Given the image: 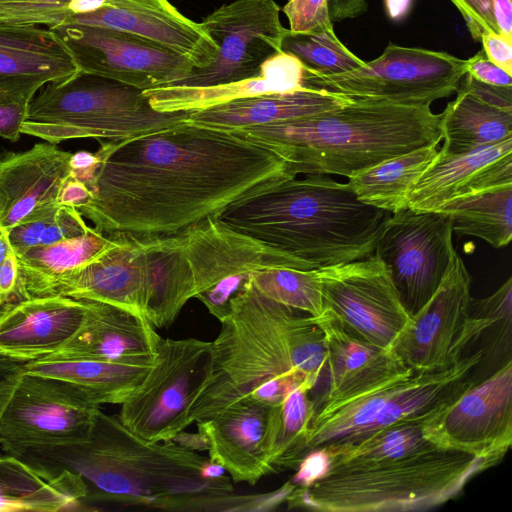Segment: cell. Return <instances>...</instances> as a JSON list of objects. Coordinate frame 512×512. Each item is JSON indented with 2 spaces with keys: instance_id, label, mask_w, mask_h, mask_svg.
Returning a JSON list of instances; mask_svg holds the SVG:
<instances>
[{
  "instance_id": "obj_5",
  "label": "cell",
  "mask_w": 512,
  "mask_h": 512,
  "mask_svg": "<svg viewBox=\"0 0 512 512\" xmlns=\"http://www.w3.org/2000/svg\"><path fill=\"white\" fill-rule=\"evenodd\" d=\"M235 130L276 149L294 176L349 178L388 158L438 145L440 113L430 106L353 99L337 109L288 122Z\"/></svg>"
},
{
  "instance_id": "obj_13",
  "label": "cell",
  "mask_w": 512,
  "mask_h": 512,
  "mask_svg": "<svg viewBox=\"0 0 512 512\" xmlns=\"http://www.w3.org/2000/svg\"><path fill=\"white\" fill-rule=\"evenodd\" d=\"M100 409L67 381L25 372L0 417L6 453L85 440Z\"/></svg>"
},
{
  "instance_id": "obj_39",
  "label": "cell",
  "mask_w": 512,
  "mask_h": 512,
  "mask_svg": "<svg viewBox=\"0 0 512 512\" xmlns=\"http://www.w3.org/2000/svg\"><path fill=\"white\" fill-rule=\"evenodd\" d=\"M247 283L260 295L312 317L324 312L317 269H262L252 272Z\"/></svg>"
},
{
  "instance_id": "obj_2",
  "label": "cell",
  "mask_w": 512,
  "mask_h": 512,
  "mask_svg": "<svg viewBox=\"0 0 512 512\" xmlns=\"http://www.w3.org/2000/svg\"><path fill=\"white\" fill-rule=\"evenodd\" d=\"M47 479L78 475L85 500L174 512H233L225 470L175 440L150 442L98 410L85 440L10 452Z\"/></svg>"
},
{
  "instance_id": "obj_3",
  "label": "cell",
  "mask_w": 512,
  "mask_h": 512,
  "mask_svg": "<svg viewBox=\"0 0 512 512\" xmlns=\"http://www.w3.org/2000/svg\"><path fill=\"white\" fill-rule=\"evenodd\" d=\"M212 341V369L196 399L193 422L240 401L272 407L295 388L324 382L323 334L306 313L270 300L245 282Z\"/></svg>"
},
{
  "instance_id": "obj_28",
  "label": "cell",
  "mask_w": 512,
  "mask_h": 512,
  "mask_svg": "<svg viewBox=\"0 0 512 512\" xmlns=\"http://www.w3.org/2000/svg\"><path fill=\"white\" fill-rule=\"evenodd\" d=\"M352 101L353 98L340 94L301 88L290 92L240 98L192 111L187 121L214 128L240 129L308 118L337 109Z\"/></svg>"
},
{
  "instance_id": "obj_14",
  "label": "cell",
  "mask_w": 512,
  "mask_h": 512,
  "mask_svg": "<svg viewBox=\"0 0 512 512\" xmlns=\"http://www.w3.org/2000/svg\"><path fill=\"white\" fill-rule=\"evenodd\" d=\"M51 29L80 71L142 91L173 85L194 68L185 57L128 32L75 23Z\"/></svg>"
},
{
  "instance_id": "obj_46",
  "label": "cell",
  "mask_w": 512,
  "mask_h": 512,
  "mask_svg": "<svg viewBox=\"0 0 512 512\" xmlns=\"http://www.w3.org/2000/svg\"><path fill=\"white\" fill-rule=\"evenodd\" d=\"M329 454L323 447L307 452L295 468V474L289 480L293 486L306 487L321 478L328 471Z\"/></svg>"
},
{
  "instance_id": "obj_27",
  "label": "cell",
  "mask_w": 512,
  "mask_h": 512,
  "mask_svg": "<svg viewBox=\"0 0 512 512\" xmlns=\"http://www.w3.org/2000/svg\"><path fill=\"white\" fill-rule=\"evenodd\" d=\"M304 72L296 57L281 51L263 64L258 75L248 79L206 87L165 86L143 93L156 111H197L240 98L304 88Z\"/></svg>"
},
{
  "instance_id": "obj_44",
  "label": "cell",
  "mask_w": 512,
  "mask_h": 512,
  "mask_svg": "<svg viewBox=\"0 0 512 512\" xmlns=\"http://www.w3.org/2000/svg\"><path fill=\"white\" fill-rule=\"evenodd\" d=\"M461 13L475 41L484 32L499 33L492 12V0H450Z\"/></svg>"
},
{
  "instance_id": "obj_38",
  "label": "cell",
  "mask_w": 512,
  "mask_h": 512,
  "mask_svg": "<svg viewBox=\"0 0 512 512\" xmlns=\"http://www.w3.org/2000/svg\"><path fill=\"white\" fill-rule=\"evenodd\" d=\"M435 212L450 217L457 235L480 238L494 248L511 241L512 186L452 200Z\"/></svg>"
},
{
  "instance_id": "obj_31",
  "label": "cell",
  "mask_w": 512,
  "mask_h": 512,
  "mask_svg": "<svg viewBox=\"0 0 512 512\" xmlns=\"http://www.w3.org/2000/svg\"><path fill=\"white\" fill-rule=\"evenodd\" d=\"M112 242L110 236L89 227L81 236L33 247L17 255L22 298L55 295L64 278L90 262Z\"/></svg>"
},
{
  "instance_id": "obj_53",
  "label": "cell",
  "mask_w": 512,
  "mask_h": 512,
  "mask_svg": "<svg viewBox=\"0 0 512 512\" xmlns=\"http://www.w3.org/2000/svg\"><path fill=\"white\" fill-rule=\"evenodd\" d=\"M492 12L499 33L512 37V0H492Z\"/></svg>"
},
{
  "instance_id": "obj_8",
  "label": "cell",
  "mask_w": 512,
  "mask_h": 512,
  "mask_svg": "<svg viewBox=\"0 0 512 512\" xmlns=\"http://www.w3.org/2000/svg\"><path fill=\"white\" fill-rule=\"evenodd\" d=\"M211 369L212 342L161 338L152 368L121 404L119 420L150 442L172 440L193 423L191 410Z\"/></svg>"
},
{
  "instance_id": "obj_40",
  "label": "cell",
  "mask_w": 512,
  "mask_h": 512,
  "mask_svg": "<svg viewBox=\"0 0 512 512\" xmlns=\"http://www.w3.org/2000/svg\"><path fill=\"white\" fill-rule=\"evenodd\" d=\"M281 49L296 57L308 72L315 75L346 73L364 64L335 33L299 34L288 29Z\"/></svg>"
},
{
  "instance_id": "obj_33",
  "label": "cell",
  "mask_w": 512,
  "mask_h": 512,
  "mask_svg": "<svg viewBox=\"0 0 512 512\" xmlns=\"http://www.w3.org/2000/svg\"><path fill=\"white\" fill-rule=\"evenodd\" d=\"M462 350L471 347L483 354L474 380L488 377L512 361V278L509 277L493 294L470 299L468 318L462 334ZM473 372V373H474Z\"/></svg>"
},
{
  "instance_id": "obj_48",
  "label": "cell",
  "mask_w": 512,
  "mask_h": 512,
  "mask_svg": "<svg viewBox=\"0 0 512 512\" xmlns=\"http://www.w3.org/2000/svg\"><path fill=\"white\" fill-rule=\"evenodd\" d=\"M459 86L487 103L512 111V86L486 84L468 74L464 75Z\"/></svg>"
},
{
  "instance_id": "obj_36",
  "label": "cell",
  "mask_w": 512,
  "mask_h": 512,
  "mask_svg": "<svg viewBox=\"0 0 512 512\" xmlns=\"http://www.w3.org/2000/svg\"><path fill=\"white\" fill-rule=\"evenodd\" d=\"M428 419L398 423L324 446L330 459L327 472L367 466L437 448L426 435Z\"/></svg>"
},
{
  "instance_id": "obj_54",
  "label": "cell",
  "mask_w": 512,
  "mask_h": 512,
  "mask_svg": "<svg viewBox=\"0 0 512 512\" xmlns=\"http://www.w3.org/2000/svg\"><path fill=\"white\" fill-rule=\"evenodd\" d=\"M412 4L413 0H384L386 13L395 22L402 21L407 17Z\"/></svg>"
},
{
  "instance_id": "obj_15",
  "label": "cell",
  "mask_w": 512,
  "mask_h": 512,
  "mask_svg": "<svg viewBox=\"0 0 512 512\" xmlns=\"http://www.w3.org/2000/svg\"><path fill=\"white\" fill-rule=\"evenodd\" d=\"M317 276L324 310L368 342L395 350L411 316L374 253L364 259L319 268Z\"/></svg>"
},
{
  "instance_id": "obj_41",
  "label": "cell",
  "mask_w": 512,
  "mask_h": 512,
  "mask_svg": "<svg viewBox=\"0 0 512 512\" xmlns=\"http://www.w3.org/2000/svg\"><path fill=\"white\" fill-rule=\"evenodd\" d=\"M88 229L76 208L59 205L47 214L12 227L8 237L13 251L19 255L33 247L81 236Z\"/></svg>"
},
{
  "instance_id": "obj_19",
  "label": "cell",
  "mask_w": 512,
  "mask_h": 512,
  "mask_svg": "<svg viewBox=\"0 0 512 512\" xmlns=\"http://www.w3.org/2000/svg\"><path fill=\"white\" fill-rule=\"evenodd\" d=\"M66 23L105 27L143 37L185 57L194 68L211 64L218 50L201 24L181 14L168 0H107L102 8L73 14Z\"/></svg>"
},
{
  "instance_id": "obj_55",
  "label": "cell",
  "mask_w": 512,
  "mask_h": 512,
  "mask_svg": "<svg viewBox=\"0 0 512 512\" xmlns=\"http://www.w3.org/2000/svg\"><path fill=\"white\" fill-rule=\"evenodd\" d=\"M106 3L107 0H71L67 6L73 15L93 12L105 6Z\"/></svg>"
},
{
  "instance_id": "obj_9",
  "label": "cell",
  "mask_w": 512,
  "mask_h": 512,
  "mask_svg": "<svg viewBox=\"0 0 512 512\" xmlns=\"http://www.w3.org/2000/svg\"><path fill=\"white\" fill-rule=\"evenodd\" d=\"M466 60L447 52L389 44L374 60L346 73L321 76L305 69L303 87L353 99L426 105L456 92Z\"/></svg>"
},
{
  "instance_id": "obj_47",
  "label": "cell",
  "mask_w": 512,
  "mask_h": 512,
  "mask_svg": "<svg viewBox=\"0 0 512 512\" xmlns=\"http://www.w3.org/2000/svg\"><path fill=\"white\" fill-rule=\"evenodd\" d=\"M466 74L486 84L512 86L511 74L491 62L483 49L466 60Z\"/></svg>"
},
{
  "instance_id": "obj_35",
  "label": "cell",
  "mask_w": 512,
  "mask_h": 512,
  "mask_svg": "<svg viewBox=\"0 0 512 512\" xmlns=\"http://www.w3.org/2000/svg\"><path fill=\"white\" fill-rule=\"evenodd\" d=\"M437 153V145L411 150L347 178V184L363 203L396 213L406 209V200L413 185Z\"/></svg>"
},
{
  "instance_id": "obj_45",
  "label": "cell",
  "mask_w": 512,
  "mask_h": 512,
  "mask_svg": "<svg viewBox=\"0 0 512 512\" xmlns=\"http://www.w3.org/2000/svg\"><path fill=\"white\" fill-rule=\"evenodd\" d=\"M31 98L12 93L0 94V136L17 141L22 134Z\"/></svg>"
},
{
  "instance_id": "obj_58",
  "label": "cell",
  "mask_w": 512,
  "mask_h": 512,
  "mask_svg": "<svg viewBox=\"0 0 512 512\" xmlns=\"http://www.w3.org/2000/svg\"><path fill=\"white\" fill-rule=\"evenodd\" d=\"M2 93H9V92H6V91H4V90H1V89H0V94H2ZM15 95H16V94H15ZM28 98H29V97H28Z\"/></svg>"
},
{
  "instance_id": "obj_42",
  "label": "cell",
  "mask_w": 512,
  "mask_h": 512,
  "mask_svg": "<svg viewBox=\"0 0 512 512\" xmlns=\"http://www.w3.org/2000/svg\"><path fill=\"white\" fill-rule=\"evenodd\" d=\"M72 15L67 5L0 0V26L65 24Z\"/></svg>"
},
{
  "instance_id": "obj_1",
  "label": "cell",
  "mask_w": 512,
  "mask_h": 512,
  "mask_svg": "<svg viewBox=\"0 0 512 512\" xmlns=\"http://www.w3.org/2000/svg\"><path fill=\"white\" fill-rule=\"evenodd\" d=\"M95 155L87 186L91 197L77 210L105 235L175 234L294 177L272 146L187 120L136 137L100 141Z\"/></svg>"
},
{
  "instance_id": "obj_4",
  "label": "cell",
  "mask_w": 512,
  "mask_h": 512,
  "mask_svg": "<svg viewBox=\"0 0 512 512\" xmlns=\"http://www.w3.org/2000/svg\"><path fill=\"white\" fill-rule=\"evenodd\" d=\"M391 215L360 201L347 182L310 174L268 185L218 218L319 269L371 256Z\"/></svg>"
},
{
  "instance_id": "obj_32",
  "label": "cell",
  "mask_w": 512,
  "mask_h": 512,
  "mask_svg": "<svg viewBox=\"0 0 512 512\" xmlns=\"http://www.w3.org/2000/svg\"><path fill=\"white\" fill-rule=\"evenodd\" d=\"M142 237L148 266L145 316L155 328H168L194 298L193 281L174 234Z\"/></svg>"
},
{
  "instance_id": "obj_11",
  "label": "cell",
  "mask_w": 512,
  "mask_h": 512,
  "mask_svg": "<svg viewBox=\"0 0 512 512\" xmlns=\"http://www.w3.org/2000/svg\"><path fill=\"white\" fill-rule=\"evenodd\" d=\"M279 12L274 0H235L214 10L200 24L217 46L215 59L170 86L206 87L258 75L263 64L282 51L288 29Z\"/></svg>"
},
{
  "instance_id": "obj_52",
  "label": "cell",
  "mask_w": 512,
  "mask_h": 512,
  "mask_svg": "<svg viewBox=\"0 0 512 512\" xmlns=\"http://www.w3.org/2000/svg\"><path fill=\"white\" fill-rule=\"evenodd\" d=\"M366 0H329L330 17L332 21L352 19L366 13Z\"/></svg>"
},
{
  "instance_id": "obj_16",
  "label": "cell",
  "mask_w": 512,
  "mask_h": 512,
  "mask_svg": "<svg viewBox=\"0 0 512 512\" xmlns=\"http://www.w3.org/2000/svg\"><path fill=\"white\" fill-rule=\"evenodd\" d=\"M426 435L439 448L500 463L512 444V361L431 416Z\"/></svg>"
},
{
  "instance_id": "obj_29",
  "label": "cell",
  "mask_w": 512,
  "mask_h": 512,
  "mask_svg": "<svg viewBox=\"0 0 512 512\" xmlns=\"http://www.w3.org/2000/svg\"><path fill=\"white\" fill-rule=\"evenodd\" d=\"M154 360L101 361L38 359L25 364L27 372L73 384L97 405L123 404L144 381Z\"/></svg>"
},
{
  "instance_id": "obj_30",
  "label": "cell",
  "mask_w": 512,
  "mask_h": 512,
  "mask_svg": "<svg viewBox=\"0 0 512 512\" xmlns=\"http://www.w3.org/2000/svg\"><path fill=\"white\" fill-rule=\"evenodd\" d=\"M86 490L78 475L47 479L18 457L0 454V512H57L79 507Z\"/></svg>"
},
{
  "instance_id": "obj_37",
  "label": "cell",
  "mask_w": 512,
  "mask_h": 512,
  "mask_svg": "<svg viewBox=\"0 0 512 512\" xmlns=\"http://www.w3.org/2000/svg\"><path fill=\"white\" fill-rule=\"evenodd\" d=\"M310 393L307 386H298L281 403L268 409L262 450L273 472L295 470L302 459L304 442L315 412Z\"/></svg>"
},
{
  "instance_id": "obj_21",
  "label": "cell",
  "mask_w": 512,
  "mask_h": 512,
  "mask_svg": "<svg viewBox=\"0 0 512 512\" xmlns=\"http://www.w3.org/2000/svg\"><path fill=\"white\" fill-rule=\"evenodd\" d=\"M512 186V137L460 154L436 158L413 185L406 208L439 210L446 203Z\"/></svg>"
},
{
  "instance_id": "obj_20",
  "label": "cell",
  "mask_w": 512,
  "mask_h": 512,
  "mask_svg": "<svg viewBox=\"0 0 512 512\" xmlns=\"http://www.w3.org/2000/svg\"><path fill=\"white\" fill-rule=\"evenodd\" d=\"M112 244L64 278L55 295L111 304L146 319L148 266L144 239L107 235Z\"/></svg>"
},
{
  "instance_id": "obj_12",
  "label": "cell",
  "mask_w": 512,
  "mask_h": 512,
  "mask_svg": "<svg viewBox=\"0 0 512 512\" xmlns=\"http://www.w3.org/2000/svg\"><path fill=\"white\" fill-rule=\"evenodd\" d=\"M450 217L409 208L388 219L374 250L414 315L440 285L455 250Z\"/></svg>"
},
{
  "instance_id": "obj_34",
  "label": "cell",
  "mask_w": 512,
  "mask_h": 512,
  "mask_svg": "<svg viewBox=\"0 0 512 512\" xmlns=\"http://www.w3.org/2000/svg\"><path fill=\"white\" fill-rule=\"evenodd\" d=\"M440 113L444 154H460L512 137V111L487 103L458 86Z\"/></svg>"
},
{
  "instance_id": "obj_17",
  "label": "cell",
  "mask_w": 512,
  "mask_h": 512,
  "mask_svg": "<svg viewBox=\"0 0 512 512\" xmlns=\"http://www.w3.org/2000/svg\"><path fill=\"white\" fill-rule=\"evenodd\" d=\"M472 277L456 250L434 294L411 316L395 351L415 374L449 367L463 356Z\"/></svg>"
},
{
  "instance_id": "obj_50",
  "label": "cell",
  "mask_w": 512,
  "mask_h": 512,
  "mask_svg": "<svg viewBox=\"0 0 512 512\" xmlns=\"http://www.w3.org/2000/svg\"><path fill=\"white\" fill-rule=\"evenodd\" d=\"M25 364L0 356V417L19 380L26 372Z\"/></svg>"
},
{
  "instance_id": "obj_23",
  "label": "cell",
  "mask_w": 512,
  "mask_h": 512,
  "mask_svg": "<svg viewBox=\"0 0 512 512\" xmlns=\"http://www.w3.org/2000/svg\"><path fill=\"white\" fill-rule=\"evenodd\" d=\"M72 153L49 142L0 157V226L5 230L55 210Z\"/></svg>"
},
{
  "instance_id": "obj_24",
  "label": "cell",
  "mask_w": 512,
  "mask_h": 512,
  "mask_svg": "<svg viewBox=\"0 0 512 512\" xmlns=\"http://www.w3.org/2000/svg\"><path fill=\"white\" fill-rule=\"evenodd\" d=\"M161 338L147 319L111 304L89 301L87 317L79 331L42 359L154 360Z\"/></svg>"
},
{
  "instance_id": "obj_43",
  "label": "cell",
  "mask_w": 512,
  "mask_h": 512,
  "mask_svg": "<svg viewBox=\"0 0 512 512\" xmlns=\"http://www.w3.org/2000/svg\"><path fill=\"white\" fill-rule=\"evenodd\" d=\"M292 33L334 34L329 0H289L282 9Z\"/></svg>"
},
{
  "instance_id": "obj_49",
  "label": "cell",
  "mask_w": 512,
  "mask_h": 512,
  "mask_svg": "<svg viewBox=\"0 0 512 512\" xmlns=\"http://www.w3.org/2000/svg\"><path fill=\"white\" fill-rule=\"evenodd\" d=\"M480 41L487 58L512 74V37L497 32H484Z\"/></svg>"
},
{
  "instance_id": "obj_26",
  "label": "cell",
  "mask_w": 512,
  "mask_h": 512,
  "mask_svg": "<svg viewBox=\"0 0 512 512\" xmlns=\"http://www.w3.org/2000/svg\"><path fill=\"white\" fill-rule=\"evenodd\" d=\"M268 409L260 403L240 401L196 422L208 458L228 472L234 482L255 485L273 472L262 450Z\"/></svg>"
},
{
  "instance_id": "obj_22",
  "label": "cell",
  "mask_w": 512,
  "mask_h": 512,
  "mask_svg": "<svg viewBox=\"0 0 512 512\" xmlns=\"http://www.w3.org/2000/svg\"><path fill=\"white\" fill-rule=\"evenodd\" d=\"M89 301L32 297L0 308V356L28 363L68 343L85 322Z\"/></svg>"
},
{
  "instance_id": "obj_7",
  "label": "cell",
  "mask_w": 512,
  "mask_h": 512,
  "mask_svg": "<svg viewBox=\"0 0 512 512\" xmlns=\"http://www.w3.org/2000/svg\"><path fill=\"white\" fill-rule=\"evenodd\" d=\"M191 112L156 111L142 90L79 71L37 91L21 132L52 144L77 138L118 140L176 125Z\"/></svg>"
},
{
  "instance_id": "obj_56",
  "label": "cell",
  "mask_w": 512,
  "mask_h": 512,
  "mask_svg": "<svg viewBox=\"0 0 512 512\" xmlns=\"http://www.w3.org/2000/svg\"><path fill=\"white\" fill-rule=\"evenodd\" d=\"M13 252L11 247L8 231L0 226V265Z\"/></svg>"
},
{
  "instance_id": "obj_10",
  "label": "cell",
  "mask_w": 512,
  "mask_h": 512,
  "mask_svg": "<svg viewBox=\"0 0 512 512\" xmlns=\"http://www.w3.org/2000/svg\"><path fill=\"white\" fill-rule=\"evenodd\" d=\"M199 299L220 322L230 300L250 274L268 268H310L293 257L241 233L219 218L208 217L174 234Z\"/></svg>"
},
{
  "instance_id": "obj_18",
  "label": "cell",
  "mask_w": 512,
  "mask_h": 512,
  "mask_svg": "<svg viewBox=\"0 0 512 512\" xmlns=\"http://www.w3.org/2000/svg\"><path fill=\"white\" fill-rule=\"evenodd\" d=\"M326 350L325 388L315 411L352 398L391 379L414 374L395 350L376 346L349 330L329 311L313 317Z\"/></svg>"
},
{
  "instance_id": "obj_51",
  "label": "cell",
  "mask_w": 512,
  "mask_h": 512,
  "mask_svg": "<svg viewBox=\"0 0 512 512\" xmlns=\"http://www.w3.org/2000/svg\"><path fill=\"white\" fill-rule=\"evenodd\" d=\"M90 197L91 192L88 187L70 173L60 190L58 202L60 205L78 209L84 205Z\"/></svg>"
},
{
  "instance_id": "obj_57",
  "label": "cell",
  "mask_w": 512,
  "mask_h": 512,
  "mask_svg": "<svg viewBox=\"0 0 512 512\" xmlns=\"http://www.w3.org/2000/svg\"><path fill=\"white\" fill-rule=\"evenodd\" d=\"M10 1L68 5V3L71 0H10Z\"/></svg>"
},
{
  "instance_id": "obj_6",
  "label": "cell",
  "mask_w": 512,
  "mask_h": 512,
  "mask_svg": "<svg viewBox=\"0 0 512 512\" xmlns=\"http://www.w3.org/2000/svg\"><path fill=\"white\" fill-rule=\"evenodd\" d=\"M495 466L463 452L433 448L367 466L329 471L286 498L290 509L326 512L426 511L455 499Z\"/></svg>"
},
{
  "instance_id": "obj_25",
  "label": "cell",
  "mask_w": 512,
  "mask_h": 512,
  "mask_svg": "<svg viewBox=\"0 0 512 512\" xmlns=\"http://www.w3.org/2000/svg\"><path fill=\"white\" fill-rule=\"evenodd\" d=\"M79 68L49 27L0 26V89L33 98L50 82L70 78Z\"/></svg>"
}]
</instances>
